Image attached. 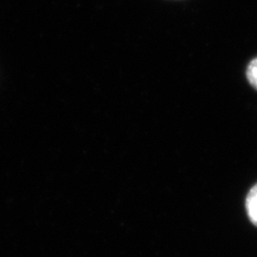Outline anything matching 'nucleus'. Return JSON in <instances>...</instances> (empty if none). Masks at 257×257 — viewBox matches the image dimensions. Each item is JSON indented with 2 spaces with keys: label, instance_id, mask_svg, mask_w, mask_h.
<instances>
[{
  "label": "nucleus",
  "instance_id": "obj_2",
  "mask_svg": "<svg viewBox=\"0 0 257 257\" xmlns=\"http://www.w3.org/2000/svg\"><path fill=\"white\" fill-rule=\"evenodd\" d=\"M245 76L248 84L257 91V57L248 62L245 70Z\"/></svg>",
  "mask_w": 257,
  "mask_h": 257
},
{
  "label": "nucleus",
  "instance_id": "obj_1",
  "mask_svg": "<svg viewBox=\"0 0 257 257\" xmlns=\"http://www.w3.org/2000/svg\"><path fill=\"white\" fill-rule=\"evenodd\" d=\"M245 209L248 219L257 227V184L248 192L245 199Z\"/></svg>",
  "mask_w": 257,
  "mask_h": 257
}]
</instances>
